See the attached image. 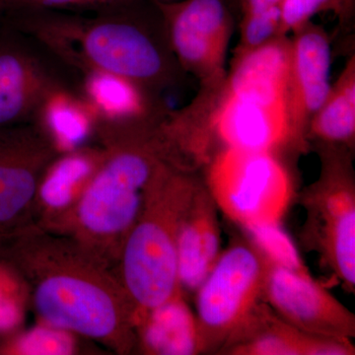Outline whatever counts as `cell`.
Instances as JSON below:
<instances>
[{
    "mask_svg": "<svg viewBox=\"0 0 355 355\" xmlns=\"http://www.w3.org/2000/svg\"><path fill=\"white\" fill-rule=\"evenodd\" d=\"M291 48L275 42L261 44L243 58L228 94L268 108H288Z\"/></svg>",
    "mask_w": 355,
    "mask_h": 355,
    "instance_id": "16",
    "label": "cell"
},
{
    "mask_svg": "<svg viewBox=\"0 0 355 355\" xmlns=\"http://www.w3.org/2000/svg\"><path fill=\"white\" fill-rule=\"evenodd\" d=\"M132 0H0V16L29 9L62 8V7H106L118 6Z\"/></svg>",
    "mask_w": 355,
    "mask_h": 355,
    "instance_id": "26",
    "label": "cell"
},
{
    "mask_svg": "<svg viewBox=\"0 0 355 355\" xmlns=\"http://www.w3.org/2000/svg\"><path fill=\"white\" fill-rule=\"evenodd\" d=\"M330 67V46L323 35L316 31L301 35L291 49L288 108L294 133L328 99Z\"/></svg>",
    "mask_w": 355,
    "mask_h": 355,
    "instance_id": "15",
    "label": "cell"
},
{
    "mask_svg": "<svg viewBox=\"0 0 355 355\" xmlns=\"http://www.w3.org/2000/svg\"><path fill=\"white\" fill-rule=\"evenodd\" d=\"M28 305L29 291L24 280L0 260V338L21 330Z\"/></svg>",
    "mask_w": 355,
    "mask_h": 355,
    "instance_id": "24",
    "label": "cell"
},
{
    "mask_svg": "<svg viewBox=\"0 0 355 355\" xmlns=\"http://www.w3.org/2000/svg\"><path fill=\"white\" fill-rule=\"evenodd\" d=\"M302 240L349 293L355 291V187L343 165L328 164L303 193Z\"/></svg>",
    "mask_w": 355,
    "mask_h": 355,
    "instance_id": "7",
    "label": "cell"
},
{
    "mask_svg": "<svg viewBox=\"0 0 355 355\" xmlns=\"http://www.w3.org/2000/svg\"><path fill=\"white\" fill-rule=\"evenodd\" d=\"M159 7L169 19L173 46L184 64L196 69L217 64L228 32V11L222 0H186Z\"/></svg>",
    "mask_w": 355,
    "mask_h": 355,
    "instance_id": "13",
    "label": "cell"
},
{
    "mask_svg": "<svg viewBox=\"0 0 355 355\" xmlns=\"http://www.w3.org/2000/svg\"><path fill=\"white\" fill-rule=\"evenodd\" d=\"M207 189L241 228L280 223L293 198L291 177L275 153L228 147L210 165Z\"/></svg>",
    "mask_w": 355,
    "mask_h": 355,
    "instance_id": "5",
    "label": "cell"
},
{
    "mask_svg": "<svg viewBox=\"0 0 355 355\" xmlns=\"http://www.w3.org/2000/svg\"><path fill=\"white\" fill-rule=\"evenodd\" d=\"M345 0H282L280 26L286 29L300 27L318 11L327 8H345Z\"/></svg>",
    "mask_w": 355,
    "mask_h": 355,
    "instance_id": "25",
    "label": "cell"
},
{
    "mask_svg": "<svg viewBox=\"0 0 355 355\" xmlns=\"http://www.w3.org/2000/svg\"><path fill=\"white\" fill-rule=\"evenodd\" d=\"M218 210L207 187L198 184L178 233V275L184 295L196 293L222 253Z\"/></svg>",
    "mask_w": 355,
    "mask_h": 355,
    "instance_id": "12",
    "label": "cell"
},
{
    "mask_svg": "<svg viewBox=\"0 0 355 355\" xmlns=\"http://www.w3.org/2000/svg\"><path fill=\"white\" fill-rule=\"evenodd\" d=\"M218 354L354 355L352 340L311 335L277 316L261 301Z\"/></svg>",
    "mask_w": 355,
    "mask_h": 355,
    "instance_id": "10",
    "label": "cell"
},
{
    "mask_svg": "<svg viewBox=\"0 0 355 355\" xmlns=\"http://www.w3.org/2000/svg\"><path fill=\"white\" fill-rule=\"evenodd\" d=\"M105 157V148L83 146L58 154L40 179L35 223L58 232L74 209Z\"/></svg>",
    "mask_w": 355,
    "mask_h": 355,
    "instance_id": "11",
    "label": "cell"
},
{
    "mask_svg": "<svg viewBox=\"0 0 355 355\" xmlns=\"http://www.w3.org/2000/svg\"><path fill=\"white\" fill-rule=\"evenodd\" d=\"M250 241L268 260L304 277H313L298 250L280 223L261 224L243 228Z\"/></svg>",
    "mask_w": 355,
    "mask_h": 355,
    "instance_id": "23",
    "label": "cell"
},
{
    "mask_svg": "<svg viewBox=\"0 0 355 355\" xmlns=\"http://www.w3.org/2000/svg\"><path fill=\"white\" fill-rule=\"evenodd\" d=\"M312 132L329 142L350 141L355 132L354 72H349L330 93L312 123Z\"/></svg>",
    "mask_w": 355,
    "mask_h": 355,
    "instance_id": "21",
    "label": "cell"
},
{
    "mask_svg": "<svg viewBox=\"0 0 355 355\" xmlns=\"http://www.w3.org/2000/svg\"><path fill=\"white\" fill-rule=\"evenodd\" d=\"M197 183L167 162L123 243L114 272L135 313V329L148 311L184 293L178 275L180 224Z\"/></svg>",
    "mask_w": 355,
    "mask_h": 355,
    "instance_id": "3",
    "label": "cell"
},
{
    "mask_svg": "<svg viewBox=\"0 0 355 355\" xmlns=\"http://www.w3.org/2000/svg\"><path fill=\"white\" fill-rule=\"evenodd\" d=\"M266 260L263 300L277 316L311 335L345 340L354 338V313L320 282Z\"/></svg>",
    "mask_w": 355,
    "mask_h": 355,
    "instance_id": "9",
    "label": "cell"
},
{
    "mask_svg": "<svg viewBox=\"0 0 355 355\" xmlns=\"http://www.w3.org/2000/svg\"><path fill=\"white\" fill-rule=\"evenodd\" d=\"M84 98L100 125H125L144 112V101L137 83L109 72H85Z\"/></svg>",
    "mask_w": 355,
    "mask_h": 355,
    "instance_id": "20",
    "label": "cell"
},
{
    "mask_svg": "<svg viewBox=\"0 0 355 355\" xmlns=\"http://www.w3.org/2000/svg\"><path fill=\"white\" fill-rule=\"evenodd\" d=\"M345 6H349L352 4V0H345Z\"/></svg>",
    "mask_w": 355,
    "mask_h": 355,
    "instance_id": "28",
    "label": "cell"
},
{
    "mask_svg": "<svg viewBox=\"0 0 355 355\" xmlns=\"http://www.w3.org/2000/svg\"><path fill=\"white\" fill-rule=\"evenodd\" d=\"M280 26L279 6H273L261 13L247 15L245 24V40L252 46H259Z\"/></svg>",
    "mask_w": 355,
    "mask_h": 355,
    "instance_id": "27",
    "label": "cell"
},
{
    "mask_svg": "<svg viewBox=\"0 0 355 355\" xmlns=\"http://www.w3.org/2000/svg\"><path fill=\"white\" fill-rule=\"evenodd\" d=\"M81 336L39 322L0 338V355H76L81 354Z\"/></svg>",
    "mask_w": 355,
    "mask_h": 355,
    "instance_id": "22",
    "label": "cell"
},
{
    "mask_svg": "<svg viewBox=\"0 0 355 355\" xmlns=\"http://www.w3.org/2000/svg\"><path fill=\"white\" fill-rule=\"evenodd\" d=\"M53 86L30 55L0 37V128L13 127L36 113Z\"/></svg>",
    "mask_w": 355,
    "mask_h": 355,
    "instance_id": "17",
    "label": "cell"
},
{
    "mask_svg": "<svg viewBox=\"0 0 355 355\" xmlns=\"http://www.w3.org/2000/svg\"><path fill=\"white\" fill-rule=\"evenodd\" d=\"M110 14L79 21L51 15L46 9L25 10L35 18L40 37L51 50L84 71L109 72L139 81L157 76L162 60L153 42L137 26Z\"/></svg>",
    "mask_w": 355,
    "mask_h": 355,
    "instance_id": "4",
    "label": "cell"
},
{
    "mask_svg": "<svg viewBox=\"0 0 355 355\" xmlns=\"http://www.w3.org/2000/svg\"><path fill=\"white\" fill-rule=\"evenodd\" d=\"M0 260L24 280L39 322L118 354L137 350L135 313L118 275L69 236L29 224L0 239Z\"/></svg>",
    "mask_w": 355,
    "mask_h": 355,
    "instance_id": "1",
    "label": "cell"
},
{
    "mask_svg": "<svg viewBox=\"0 0 355 355\" xmlns=\"http://www.w3.org/2000/svg\"><path fill=\"white\" fill-rule=\"evenodd\" d=\"M217 135L225 147L272 153L294 135L286 110L268 108L227 94L216 118Z\"/></svg>",
    "mask_w": 355,
    "mask_h": 355,
    "instance_id": "14",
    "label": "cell"
},
{
    "mask_svg": "<svg viewBox=\"0 0 355 355\" xmlns=\"http://www.w3.org/2000/svg\"><path fill=\"white\" fill-rule=\"evenodd\" d=\"M58 155L39 130L0 128V239L35 223L40 179Z\"/></svg>",
    "mask_w": 355,
    "mask_h": 355,
    "instance_id": "8",
    "label": "cell"
},
{
    "mask_svg": "<svg viewBox=\"0 0 355 355\" xmlns=\"http://www.w3.org/2000/svg\"><path fill=\"white\" fill-rule=\"evenodd\" d=\"M105 157L67 220L57 233L116 268L121 248L139 218L161 166L164 147L128 132L100 125Z\"/></svg>",
    "mask_w": 355,
    "mask_h": 355,
    "instance_id": "2",
    "label": "cell"
},
{
    "mask_svg": "<svg viewBox=\"0 0 355 355\" xmlns=\"http://www.w3.org/2000/svg\"><path fill=\"white\" fill-rule=\"evenodd\" d=\"M137 350L150 355L202 354L196 313L184 293L153 308L137 324Z\"/></svg>",
    "mask_w": 355,
    "mask_h": 355,
    "instance_id": "18",
    "label": "cell"
},
{
    "mask_svg": "<svg viewBox=\"0 0 355 355\" xmlns=\"http://www.w3.org/2000/svg\"><path fill=\"white\" fill-rule=\"evenodd\" d=\"M39 130L58 154L85 146L99 121L85 100L57 85L46 93L36 111Z\"/></svg>",
    "mask_w": 355,
    "mask_h": 355,
    "instance_id": "19",
    "label": "cell"
},
{
    "mask_svg": "<svg viewBox=\"0 0 355 355\" xmlns=\"http://www.w3.org/2000/svg\"><path fill=\"white\" fill-rule=\"evenodd\" d=\"M266 260L246 235L222 251L196 291L203 354H218L231 336L263 301Z\"/></svg>",
    "mask_w": 355,
    "mask_h": 355,
    "instance_id": "6",
    "label": "cell"
}]
</instances>
